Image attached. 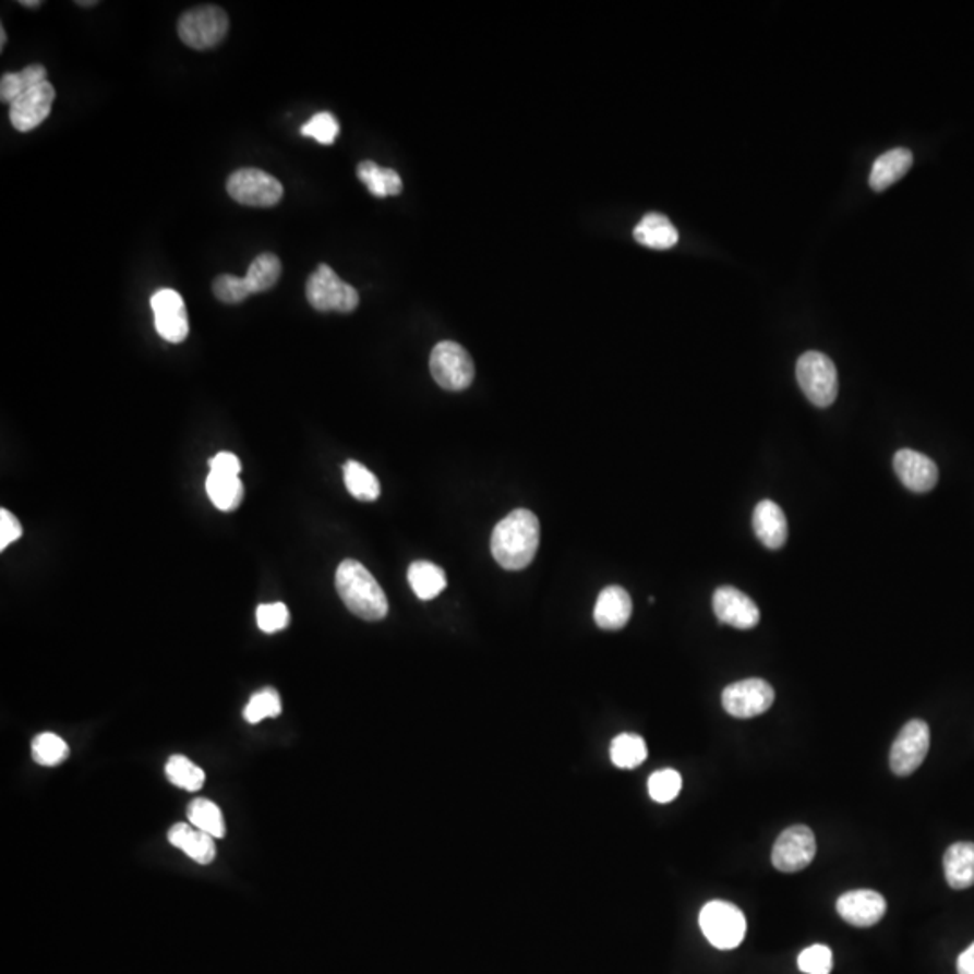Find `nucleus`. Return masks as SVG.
<instances>
[{"label": "nucleus", "mask_w": 974, "mask_h": 974, "mask_svg": "<svg viewBox=\"0 0 974 974\" xmlns=\"http://www.w3.org/2000/svg\"><path fill=\"white\" fill-rule=\"evenodd\" d=\"M540 548V521L527 509H516L496 524L491 534V554L506 570L529 567Z\"/></svg>", "instance_id": "nucleus-1"}, {"label": "nucleus", "mask_w": 974, "mask_h": 974, "mask_svg": "<svg viewBox=\"0 0 974 974\" xmlns=\"http://www.w3.org/2000/svg\"><path fill=\"white\" fill-rule=\"evenodd\" d=\"M336 590L345 606L365 621L385 620L388 600L380 584L356 560H345L336 570Z\"/></svg>", "instance_id": "nucleus-2"}, {"label": "nucleus", "mask_w": 974, "mask_h": 974, "mask_svg": "<svg viewBox=\"0 0 974 974\" xmlns=\"http://www.w3.org/2000/svg\"><path fill=\"white\" fill-rule=\"evenodd\" d=\"M230 29V19L219 5H199L181 15L178 33L181 40L195 51L219 46Z\"/></svg>", "instance_id": "nucleus-3"}, {"label": "nucleus", "mask_w": 974, "mask_h": 974, "mask_svg": "<svg viewBox=\"0 0 974 974\" xmlns=\"http://www.w3.org/2000/svg\"><path fill=\"white\" fill-rule=\"evenodd\" d=\"M796 377L808 401L819 408H827L838 397V371L829 356L810 350L799 356L796 363Z\"/></svg>", "instance_id": "nucleus-4"}, {"label": "nucleus", "mask_w": 974, "mask_h": 974, "mask_svg": "<svg viewBox=\"0 0 974 974\" xmlns=\"http://www.w3.org/2000/svg\"><path fill=\"white\" fill-rule=\"evenodd\" d=\"M305 294L308 302L320 313H352L360 305V294L354 287L341 280L327 264H320L309 277Z\"/></svg>", "instance_id": "nucleus-5"}, {"label": "nucleus", "mask_w": 974, "mask_h": 974, "mask_svg": "<svg viewBox=\"0 0 974 974\" xmlns=\"http://www.w3.org/2000/svg\"><path fill=\"white\" fill-rule=\"evenodd\" d=\"M700 929L711 946L728 951L741 946L747 923L744 913L735 904L713 901L708 902L700 912Z\"/></svg>", "instance_id": "nucleus-6"}, {"label": "nucleus", "mask_w": 974, "mask_h": 974, "mask_svg": "<svg viewBox=\"0 0 974 974\" xmlns=\"http://www.w3.org/2000/svg\"><path fill=\"white\" fill-rule=\"evenodd\" d=\"M226 190L233 201L253 208H272L284 197L280 181L258 168H240L231 173Z\"/></svg>", "instance_id": "nucleus-7"}, {"label": "nucleus", "mask_w": 974, "mask_h": 974, "mask_svg": "<svg viewBox=\"0 0 974 974\" xmlns=\"http://www.w3.org/2000/svg\"><path fill=\"white\" fill-rule=\"evenodd\" d=\"M430 371L433 380L444 390H465L474 377V365L471 356L462 345L455 341H441L435 345L430 356Z\"/></svg>", "instance_id": "nucleus-8"}, {"label": "nucleus", "mask_w": 974, "mask_h": 974, "mask_svg": "<svg viewBox=\"0 0 974 974\" xmlns=\"http://www.w3.org/2000/svg\"><path fill=\"white\" fill-rule=\"evenodd\" d=\"M929 750V725L910 720L891 745L890 767L897 777H910L923 766Z\"/></svg>", "instance_id": "nucleus-9"}, {"label": "nucleus", "mask_w": 974, "mask_h": 974, "mask_svg": "<svg viewBox=\"0 0 974 974\" xmlns=\"http://www.w3.org/2000/svg\"><path fill=\"white\" fill-rule=\"evenodd\" d=\"M816 838L813 830L805 825H794L783 830L772 846V865L785 874L803 870L816 857Z\"/></svg>", "instance_id": "nucleus-10"}, {"label": "nucleus", "mask_w": 974, "mask_h": 974, "mask_svg": "<svg viewBox=\"0 0 974 974\" xmlns=\"http://www.w3.org/2000/svg\"><path fill=\"white\" fill-rule=\"evenodd\" d=\"M774 702V689L763 678H745L722 694V706L735 719H753L766 713Z\"/></svg>", "instance_id": "nucleus-11"}, {"label": "nucleus", "mask_w": 974, "mask_h": 974, "mask_svg": "<svg viewBox=\"0 0 974 974\" xmlns=\"http://www.w3.org/2000/svg\"><path fill=\"white\" fill-rule=\"evenodd\" d=\"M151 308L157 334L170 344H183L190 333L183 297L173 289H159L152 294Z\"/></svg>", "instance_id": "nucleus-12"}, {"label": "nucleus", "mask_w": 974, "mask_h": 974, "mask_svg": "<svg viewBox=\"0 0 974 974\" xmlns=\"http://www.w3.org/2000/svg\"><path fill=\"white\" fill-rule=\"evenodd\" d=\"M55 96L57 91L49 80L37 85L35 89L22 94L21 98H16L10 105L11 125L21 132H29L43 125L47 116L51 115Z\"/></svg>", "instance_id": "nucleus-13"}, {"label": "nucleus", "mask_w": 974, "mask_h": 974, "mask_svg": "<svg viewBox=\"0 0 974 974\" xmlns=\"http://www.w3.org/2000/svg\"><path fill=\"white\" fill-rule=\"evenodd\" d=\"M713 610L717 620L738 630H750L760 623V609L749 596L735 587H720L714 590Z\"/></svg>", "instance_id": "nucleus-14"}, {"label": "nucleus", "mask_w": 974, "mask_h": 974, "mask_svg": "<svg viewBox=\"0 0 974 974\" xmlns=\"http://www.w3.org/2000/svg\"><path fill=\"white\" fill-rule=\"evenodd\" d=\"M835 907L844 923L857 926V928H870L885 917L886 901L885 897L877 891H846L839 897Z\"/></svg>", "instance_id": "nucleus-15"}, {"label": "nucleus", "mask_w": 974, "mask_h": 974, "mask_svg": "<svg viewBox=\"0 0 974 974\" xmlns=\"http://www.w3.org/2000/svg\"><path fill=\"white\" fill-rule=\"evenodd\" d=\"M893 469L906 490L928 493L938 482V468L928 455L915 449H899L893 457Z\"/></svg>", "instance_id": "nucleus-16"}, {"label": "nucleus", "mask_w": 974, "mask_h": 974, "mask_svg": "<svg viewBox=\"0 0 974 974\" xmlns=\"http://www.w3.org/2000/svg\"><path fill=\"white\" fill-rule=\"evenodd\" d=\"M753 529L766 548L782 549L787 542L789 526L785 513L777 502L761 501L753 513Z\"/></svg>", "instance_id": "nucleus-17"}, {"label": "nucleus", "mask_w": 974, "mask_h": 974, "mask_svg": "<svg viewBox=\"0 0 974 974\" xmlns=\"http://www.w3.org/2000/svg\"><path fill=\"white\" fill-rule=\"evenodd\" d=\"M632 598L623 587L612 585L596 601V625L603 630H621L632 617Z\"/></svg>", "instance_id": "nucleus-18"}, {"label": "nucleus", "mask_w": 974, "mask_h": 974, "mask_svg": "<svg viewBox=\"0 0 974 974\" xmlns=\"http://www.w3.org/2000/svg\"><path fill=\"white\" fill-rule=\"evenodd\" d=\"M168 841L176 849L183 850L184 854L199 865H209L217 854L214 838L204 834L190 823L173 825L168 832Z\"/></svg>", "instance_id": "nucleus-19"}, {"label": "nucleus", "mask_w": 974, "mask_h": 974, "mask_svg": "<svg viewBox=\"0 0 974 974\" xmlns=\"http://www.w3.org/2000/svg\"><path fill=\"white\" fill-rule=\"evenodd\" d=\"M943 874L953 890H967L974 885V843H954L943 855Z\"/></svg>", "instance_id": "nucleus-20"}, {"label": "nucleus", "mask_w": 974, "mask_h": 974, "mask_svg": "<svg viewBox=\"0 0 974 974\" xmlns=\"http://www.w3.org/2000/svg\"><path fill=\"white\" fill-rule=\"evenodd\" d=\"M913 165V154L907 148H893L882 154L870 173V187L876 192H882L891 184H895L899 179L904 178Z\"/></svg>", "instance_id": "nucleus-21"}, {"label": "nucleus", "mask_w": 974, "mask_h": 974, "mask_svg": "<svg viewBox=\"0 0 974 974\" xmlns=\"http://www.w3.org/2000/svg\"><path fill=\"white\" fill-rule=\"evenodd\" d=\"M634 239L639 244L647 245L651 250H670L678 242V231L672 225V220L661 214H648L636 226Z\"/></svg>", "instance_id": "nucleus-22"}, {"label": "nucleus", "mask_w": 974, "mask_h": 974, "mask_svg": "<svg viewBox=\"0 0 974 974\" xmlns=\"http://www.w3.org/2000/svg\"><path fill=\"white\" fill-rule=\"evenodd\" d=\"M408 584L419 600L430 601L446 589V574L432 562H413L408 568Z\"/></svg>", "instance_id": "nucleus-23"}, {"label": "nucleus", "mask_w": 974, "mask_h": 974, "mask_svg": "<svg viewBox=\"0 0 974 974\" xmlns=\"http://www.w3.org/2000/svg\"><path fill=\"white\" fill-rule=\"evenodd\" d=\"M206 493L209 501L217 509L235 510L242 504L244 498V485L240 482L239 477H230V474L209 473L206 479Z\"/></svg>", "instance_id": "nucleus-24"}, {"label": "nucleus", "mask_w": 974, "mask_h": 974, "mask_svg": "<svg viewBox=\"0 0 974 974\" xmlns=\"http://www.w3.org/2000/svg\"><path fill=\"white\" fill-rule=\"evenodd\" d=\"M358 178L361 179V183L369 188V192L374 197L399 195L402 190L401 176L396 170H392V168H383L380 165H375L374 161L360 163Z\"/></svg>", "instance_id": "nucleus-25"}, {"label": "nucleus", "mask_w": 974, "mask_h": 974, "mask_svg": "<svg viewBox=\"0 0 974 974\" xmlns=\"http://www.w3.org/2000/svg\"><path fill=\"white\" fill-rule=\"evenodd\" d=\"M44 82H47V71L40 63L27 65L19 73H5L0 80V99L11 105L16 98H21L22 94L35 89Z\"/></svg>", "instance_id": "nucleus-26"}, {"label": "nucleus", "mask_w": 974, "mask_h": 974, "mask_svg": "<svg viewBox=\"0 0 974 974\" xmlns=\"http://www.w3.org/2000/svg\"><path fill=\"white\" fill-rule=\"evenodd\" d=\"M188 821L195 829L214 839L225 838L226 823L220 808L206 797H197L188 805Z\"/></svg>", "instance_id": "nucleus-27"}, {"label": "nucleus", "mask_w": 974, "mask_h": 974, "mask_svg": "<svg viewBox=\"0 0 974 974\" xmlns=\"http://www.w3.org/2000/svg\"><path fill=\"white\" fill-rule=\"evenodd\" d=\"M344 480L345 485H347V491H349L350 495L354 496V498H358V501L374 502L380 498V480L372 473L371 469L365 468V466L360 465V462L349 460V462L344 466Z\"/></svg>", "instance_id": "nucleus-28"}, {"label": "nucleus", "mask_w": 974, "mask_h": 974, "mask_svg": "<svg viewBox=\"0 0 974 974\" xmlns=\"http://www.w3.org/2000/svg\"><path fill=\"white\" fill-rule=\"evenodd\" d=\"M610 758L620 769H636L648 758L647 742L639 735L623 733L610 744Z\"/></svg>", "instance_id": "nucleus-29"}, {"label": "nucleus", "mask_w": 974, "mask_h": 974, "mask_svg": "<svg viewBox=\"0 0 974 974\" xmlns=\"http://www.w3.org/2000/svg\"><path fill=\"white\" fill-rule=\"evenodd\" d=\"M280 275V258L275 253H261L255 261L251 262L244 278L251 292L255 294V292L269 291L272 287L277 286Z\"/></svg>", "instance_id": "nucleus-30"}, {"label": "nucleus", "mask_w": 974, "mask_h": 974, "mask_svg": "<svg viewBox=\"0 0 974 974\" xmlns=\"http://www.w3.org/2000/svg\"><path fill=\"white\" fill-rule=\"evenodd\" d=\"M165 772H167L168 782L188 792L201 791L206 782L203 769L195 766L192 760H188L187 756H170L167 766H165Z\"/></svg>", "instance_id": "nucleus-31"}, {"label": "nucleus", "mask_w": 974, "mask_h": 974, "mask_svg": "<svg viewBox=\"0 0 974 974\" xmlns=\"http://www.w3.org/2000/svg\"><path fill=\"white\" fill-rule=\"evenodd\" d=\"M32 756L38 766L57 767L68 760L69 745L55 733H40L33 738Z\"/></svg>", "instance_id": "nucleus-32"}, {"label": "nucleus", "mask_w": 974, "mask_h": 974, "mask_svg": "<svg viewBox=\"0 0 974 974\" xmlns=\"http://www.w3.org/2000/svg\"><path fill=\"white\" fill-rule=\"evenodd\" d=\"M281 713V698L277 689L264 688L250 698L244 709V719L250 724H258L262 720L277 719Z\"/></svg>", "instance_id": "nucleus-33"}, {"label": "nucleus", "mask_w": 974, "mask_h": 974, "mask_svg": "<svg viewBox=\"0 0 974 974\" xmlns=\"http://www.w3.org/2000/svg\"><path fill=\"white\" fill-rule=\"evenodd\" d=\"M683 789V778L673 769H664L651 774L648 780V792L650 797L657 803H670L678 796V792Z\"/></svg>", "instance_id": "nucleus-34"}, {"label": "nucleus", "mask_w": 974, "mask_h": 974, "mask_svg": "<svg viewBox=\"0 0 974 974\" xmlns=\"http://www.w3.org/2000/svg\"><path fill=\"white\" fill-rule=\"evenodd\" d=\"M832 964H834L832 951L821 943L803 949L797 957V967L807 974H830Z\"/></svg>", "instance_id": "nucleus-35"}, {"label": "nucleus", "mask_w": 974, "mask_h": 974, "mask_svg": "<svg viewBox=\"0 0 974 974\" xmlns=\"http://www.w3.org/2000/svg\"><path fill=\"white\" fill-rule=\"evenodd\" d=\"M303 136L313 137L322 145H333L339 134V123L330 112H318L302 127Z\"/></svg>", "instance_id": "nucleus-36"}, {"label": "nucleus", "mask_w": 974, "mask_h": 974, "mask_svg": "<svg viewBox=\"0 0 974 974\" xmlns=\"http://www.w3.org/2000/svg\"><path fill=\"white\" fill-rule=\"evenodd\" d=\"M214 292L215 297L225 303L244 302L245 298L253 294L245 278L235 277V275H220L215 278Z\"/></svg>", "instance_id": "nucleus-37"}, {"label": "nucleus", "mask_w": 974, "mask_h": 974, "mask_svg": "<svg viewBox=\"0 0 974 974\" xmlns=\"http://www.w3.org/2000/svg\"><path fill=\"white\" fill-rule=\"evenodd\" d=\"M289 610L284 603L261 604L256 609V625L266 634H275L289 625Z\"/></svg>", "instance_id": "nucleus-38"}, {"label": "nucleus", "mask_w": 974, "mask_h": 974, "mask_svg": "<svg viewBox=\"0 0 974 974\" xmlns=\"http://www.w3.org/2000/svg\"><path fill=\"white\" fill-rule=\"evenodd\" d=\"M21 521L8 509H0V551H5L11 543L22 537Z\"/></svg>", "instance_id": "nucleus-39"}, {"label": "nucleus", "mask_w": 974, "mask_h": 974, "mask_svg": "<svg viewBox=\"0 0 974 974\" xmlns=\"http://www.w3.org/2000/svg\"><path fill=\"white\" fill-rule=\"evenodd\" d=\"M242 471L239 457L230 452H220L209 460V473L230 474V477H239Z\"/></svg>", "instance_id": "nucleus-40"}, {"label": "nucleus", "mask_w": 974, "mask_h": 974, "mask_svg": "<svg viewBox=\"0 0 974 974\" xmlns=\"http://www.w3.org/2000/svg\"><path fill=\"white\" fill-rule=\"evenodd\" d=\"M957 971L959 974H974V942L960 954Z\"/></svg>", "instance_id": "nucleus-41"}, {"label": "nucleus", "mask_w": 974, "mask_h": 974, "mask_svg": "<svg viewBox=\"0 0 974 974\" xmlns=\"http://www.w3.org/2000/svg\"><path fill=\"white\" fill-rule=\"evenodd\" d=\"M21 4L24 5V8H40L43 2H40V0H22Z\"/></svg>", "instance_id": "nucleus-42"}, {"label": "nucleus", "mask_w": 974, "mask_h": 974, "mask_svg": "<svg viewBox=\"0 0 974 974\" xmlns=\"http://www.w3.org/2000/svg\"><path fill=\"white\" fill-rule=\"evenodd\" d=\"M5 40H8V38H5L4 27H2V29H0V47H2V49H4Z\"/></svg>", "instance_id": "nucleus-43"}, {"label": "nucleus", "mask_w": 974, "mask_h": 974, "mask_svg": "<svg viewBox=\"0 0 974 974\" xmlns=\"http://www.w3.org/2000/svg\"><path fill=\"white\" fill-rule=\"evenodd\" d=\"M79 5H96L98 2L96 0H89V2H76Z\"/></svg>", "instance_id": "nucleus-44"}]
</instances>
